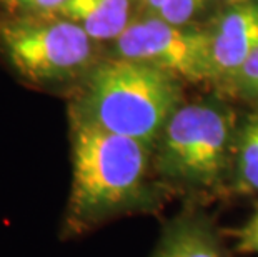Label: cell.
Masks as SVG:
<instances>
[{
	"label": "cell",
	"instance_id": "10",
	"mask_svg": "<svg viewBox=\"0 0 258 257\" xmlns=\"http://www.w3.org/2000/svg\"><path fill=\"white\" fill-rule=\"evenodd\" d=\"M67 0H0V17L58 15Z\"/></svg>",
	"mask_w": 258,
	"mask_h": 257
},
{
	"label": "cell",
	"instance_id": "13",
	"mask_svg": "<svg viewBox=\"0 0 258 257\" xmlns=\"http://www.w3.org/2000/svg\"><path fill=\"white\" fill-rule=\"evenodd\" d=\"M235 77L240 80V84L245 89H248L250 92L258 95V48L246 59L243 67L238 70V74Z\"/></svg>",
	"mask_w": 258,
	"mask_h": 257
},
{
	"label": "cell",
	"instance_id": "12",
	"mask_svg": "<svg viewBox=\"0 0 258 257\" xmlns=\"http://www.w3.org/2000/svg\"><path fill=\"white\" fill-rule=\"evenodd\" d=\"M237 247L243 254H258V209L238 231Z\"/></svg>",
	"mask_w": 258,
	"mask_h": 257
},
{
	"label": "cell",
	"instance_id": "11",
	"mask_svg": "<svg viewBox=\"0 0 258 257\" xmlns=\"http://www.w3.org/2000/svg\"><path fill=\"white\" fill-rule=\"evenodd\" d=\"M205 0H165L157 10V17L175 25H186L200 12Z\"/></svg>",
	"mask_w": 258,
	"mask_h": 257
},
{
	"label": "cell",
	"instance_id": "15",
	"mask_svg": "<svg viewBox=\"0 0 258 257\" xmlns=\"http://www.w3.org/2000/svg\"><path fill=\"white\" fill-rule=\"evenodd\" d=\"M225 2H228V4H241V2H248V0H225Z\"/></svg>",
	"mask_w": 258,
	"mask_h": 257
},
{
	"label": "cell",
	"instance_id": "7",
	"mask_svg": "<svg viewBox=\"0 0 258 257\" xmlns=\"http://www.w3.org/2000/svg\"><path fill=\"white\" fill-rule=\"evenodd\" d=\"M58 15L75 22L95 42H115L130 25L132 0H67Z\"/></svg>",
	"mask_w": 258,
	"mask_h": 257
},
{
	"label": "cell",
	"instance_id": "2",
	"mask_svg": "<svg viewBox=\"0 0 258 257\" xmlns=\"http://www.w3.org/2000/svg\"><path fill=\"white\" fill-rule=\"evenodd\" d=\"M180 106V79L137 60L102 59L74 90L70 119L157 144Z\"/></svg>",
	"mask_w": 258,
	"mask_h": 257
},
{
	"label": "cell",
	"instance_id": "5",
	"mask_svg": "<svg viewBox=\"0 0 258 257\" xmlns=\"http://www.w3.org/2000/svg\"><path fill=\"white\" fill-rule=\"evenodd\" d=\"M113 57L137 60L180 80L213 79L208 32L175 25L157 15L132 20L115 40Z\"/></svg>",
	"mask_w": 258,
	"mask_h": 257
},
{
	"label": "cell",
	"instance_id": "6",
	"mask_svg": "<svg viewBox=\"0 0 258 257\" xmlns=\"http://www.w3.org/2000/svg\"><path fill=\"white\" fill-rule=\"evenodd\" d=\"M208 37L215 77H235L258 48V0L233 4L208 30Z\"/></svg>",
	"mask_w": 258,
	"mask_h": 257
},
{
	"label": "cell",
	"instance_id": "4",
	"mask_svg": "<svg viewBox=\"0 0 258 257\" xmlns=\"http://www.w3.org/2000/svg\"><path fill=\"white\" fill-rule=\"evenodd\" d=\"M230 139L227 109L212 102L178 107L158 139V171L186 187H212L227 169Z\"/></svg>",
	"mask_w": 258,
	"mask_h": 257
},
{
	"label": "cell",
	"instance_id": "14",
	"mask_svg": "<svg viewBox=\"0 0 258 257\" xmlns=\"http://www.w3.org/2000/svg\"><path fill=\"white\" fill-rule=\"evenodd\" d=\"M165 2V0H142V4H144V7L148 14H152V15H155L157 14V10L160 9V5Z\"/></svg>",
	"mask_w": 258,
	"mask_h": 257
},
{
	"label": "cell",
	"instance_id": "9",
	"mask_svg": "<svg viewBox=\"0 0 258 257\" xmlns=\"http://www.w3.org/2000/svg\"><path fill=\"white\" fill-rule=\"evenodd\" d=\"M237 149V189L258 192V116L251 117L241 130Z\"/></svg>",
	"mask_w": 258,
	"mask_h": 257
},
{
	"label": "cell",
	"instance_id": "1",
	"mask_svg": "<svg viewBox=\"0 0 258 257\" xmlns=\"http://www.w3.org/2000/svg\"><path fill=\"white\" fill-rule=\"evenodd\" d=\"M72 189L65 236H80L137 209L145 194L150 145L70 119Z\"/></svg>",
	"mask_w": 258,
	"mask_h": 257
},
{
	"label": "cell",
	"instance_id": "8",
	"mask_svg": "<svg viewBox=\"0 0 258 257\" xmlns=\"http://www.w3.org/2000/svg\"><path fill=\"white\" fill-rule=\"evenodd\" d=\"M153 257H223V252L212 229L190 219L168 229Z\"/></svg>",
	"mask_w": 258,
	"mask_h": 257
},
{
	"label": "cell",
	"instance_id": "3",
	"mask_svg": "<svg viewBox=\"0 0 258 257\" xmlns=\"http://www.w3.org/2000/svg\"><path fill=\"white\" fill-rule=\"evenodd\" d=\"M0 57L32 87L74 90L102 60L98 42L62 15L0 17Z\"/></svg>",
	"mask_w": 258,
	"mask_h": 257
}]
</instances>
